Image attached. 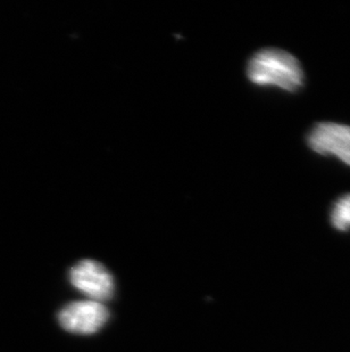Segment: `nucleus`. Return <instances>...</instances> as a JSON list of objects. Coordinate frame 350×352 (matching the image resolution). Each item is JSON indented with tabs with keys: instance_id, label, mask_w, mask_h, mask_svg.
Wrapping results in <instances>:
<instances>
[{
	"instance_id": "f257e3e1",
	"label": "nucleus",
	"mask_w": 350,
	"mask_h": 352,
	"mask_svg": "<svg viewBox=\"0 0 350 352\" xmlns=\"http://www.w3.org/2000/svg\"><path fill=\"white\" fill-rule=\"evenodd\" d=\"M247 76L258 86H277L296 93L304 85V72L299 60L285 50L265 48L251 57Z\"/></svg>"
},
{
	"instance_id": "f03ea898",
	"label": "nucleus",
	"mask_w": 350,
	"mask_h": 352,
	"mask_svg": "<svg viewBox=\"0 0 350 352\" xmlns=\"http://www.w3.org/2000/svg\"><path fill=\"white\" fill-rule=\"evenodd\" d=\"M70 282L90 300L98 302L110 299L114 293L112 274L95 260H82L74 265L70 270Z\"/></svg>"
},
{
	"instance_id": "7ed1b4c3",
	"label": "nucleus",
	"mask_w": 350,
	"mask_h": 352,
	"mask_svg": "<svg viewBox=\"0 0 350 352\" xmlns=\"http://www.w3.org/2000/svg\"><path fill=\"white\" fill-rule=\"evenodd\" d=\"M108 317V310L103 302L90 299L69 303L58 314L62 327L75 334L96 333L105 325Z\"/></svg>"
},
{
	"instance_id": "20e7f679",
	"label": "nucleus",
	"mask_w": 350,
	"mask_h": 352,
	"mask_svg": "<svg viewBox=\"0 0 350 352\" xmlns=\"http://www.w3.org/2000/svg\"><path fill=\"white\" fill-rule=\"evenodd\" d=\"M307 144L320 155H334L350 166V126L332 122L316 123L308 133Z\"/></svg>"
},
{
	"instance_id": "39448f33",
	"label": "nucleus",
	"mask_w": 350,
	"mask_h": 352,
	"mask_svg": "<svg viewBox=\"0 0 350 352\" xmlns=\"http://www.w3.org/2000/svg\"><path fill=\"white\" fill-rule=\"evenodd\" d=\"M331 223L334 228L346 232L350 228V194H346L334 203L331 212Z\"/></svg>"
}]
</instances>
